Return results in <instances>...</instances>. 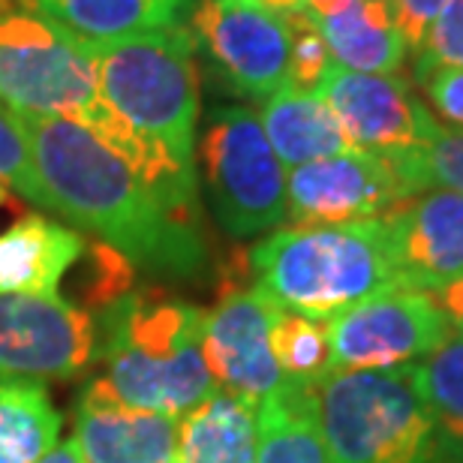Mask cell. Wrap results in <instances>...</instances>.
Returning <instances> with one entry per match:
<instances>
[{
	"label": "cell",
	"mask_w": 463,
	"mask_h": 463,
	"mask_svg": "<svg viewBox=\"0 0 463 463\" xmlns=\"http://www.w3.org/2000/svg\"><path fill=\"white\" fill-rule=\"evenodd\" d=\"M410 379L439 430L463 451V328H451L428 358L410 367Z\"/></svg>",
	"instance_id": "7402d4cb"
},
{
	"label": "cell",
	"mask_w": 463,
	"mask_h": 463,
	"mask_svg": "<svg viewBox=\"0 0 463 463\" xmlns=\"http://www.w3.org/2000/svg\"><path fill=\"white\" fill-rule=\"evenodd\" d=\"M0 205H6V187L0 184Z\"/></svg>",
	"instance_id": "d6a6232c"
},
{
	"label": "cell",
	"mask_w": 463,
	"mask_h": 463,
	"mask_svg": "<svg viewBox=\"0 0 463 463\" xmlns=\"http://www.w3.org/2000/svg\"><path fill=\"white\" fill-rule=\"evenodd\" d=\"M97 358V317L61 295H0V379H72Z\"/></svg>",
	"instance_id": "7c38bea8"
},
{
	"label": "cell",
	"mask_w": 463,
	"mask_h": 463,
	"mask_svg": "<svg viewBox=\"0 0 463 463\" xmlns=\"http://www.w3.org/2000/svg\"><path fill=\"white\" fill-rule=\"evenodd\" d=\"M326 40L331 61L352 72H401L410 49L388 0H337L304 9Z\"/></svg>",
	"instance_id": "2e32d148"
},
{
	"label": "cell",
	"mask_w": 463,
	"mask_h": 463,
	"mask_svg": "<svg viewBox=\"0 0 463 463\" xmlns=\"http://www.w3.org/2000/svg\"><path fill=\"white\" fill-rule=\"evenodd\" d=\"M406 289L437 295L463 271V193L428 190L385 214Z\"/></svg>",
	"instance_id": "9a60e30c"
},
{
	"label": "cell",
	"mask_w": 463,
	"mask_h": 463,
	"mask_svg": "<svg viewBox=\"0 0 463 463\" xmlns=\"http://www.w3.org/2000/svg\"><path fill=\"white\" fill-rule=\"evenodd\" d=\"M199 154L211 211L229 238H259L289 220L286 165L277 160L253 109H211Z\"/></svg>",
	"instance_id": "52a82bcc"
},
{
	"label": "cell",
	"mask_w": 463,
	"mask_h": 463,
	"mask_svg": "<svg viewBox=\"0 0 463 463\" xmlns=\"http://www.w3.org/2000/svg\"><path fill=\"white\" fill-rule=\"evenodd\" d=\"M437 298L406 286L385 289L326 322L331 370L394 373L428 358L451 335Z\"/></svg>",
	"instance_id": "ba28073f"
},
{
	"label": "cell",
	"mask_w": 463,
	"mask_h": 463,
	"mask_svg": "<svg viewBox=\"0 0 463 463\" xmlns=\"http://www.w3.org/2000/svg\"><path fill=\"white\" fill-rule=\"evenodd\" d=\"M190 31L232 94L262 103L289 85V18L262 0H196Z\"/></svg>",
	"instance_id": "9c48e42d"
},
{
	"label": "cell",
	"mask_w": 463,
	"mask_h": 463,
	"mask_svg": "<svg viewBox=\"0 0 463 463\" xmlns=\"http://www.w3.org/2000/svg\"><path fill=\"white\" fill-rule=\"evenodd\" d=\"M259 124L286 169L349 151V138L317 90L283 85L259 103Z\"/></svg>",
	"instance_id": "ac0fdd59"
},
{
	"label": "cell",
	"mask_w": 463,
	"mask_h": 463,
	"mask_svg": "<svg viewBox=\"0 0 463 463\" xmlns=\"http://www.w3.org/2000/svg\"><path fill=\"white\" fill-rule=\"evenodd\" d=\"M388 4H392L397 27H401L406 40V49L415 58V52L421 49L424 36H428V27L433 24V18H437L439 6L446 0H388Z\"/></svg>",
	"instance_id": "f1b7e54d"
},
{
	"label": "cell",
	"mask_w": 463,
	"mask_h": 463,
	"mask_svg": "<svg viewBox=\"0 0 463 463\" xmlns=\"http://www.w3.org/2000/svg\"><path fill=\"white\" fill-rule=\"evenodd\" d=\"M289 18V31H292V45H289V85L295 88H307L317 90L319 81L326 79L331 61V52L322 33L313 27L307 13H295L286 15Z\"/></svg>",
	"instance_id": "4316f807"
},
{
	"label": "cell",
	"mask_w": 463,
	"mask_h": 463,
	"mask_svg": "<svg viewBox=\"0 0 463 463\" xmlns=\"http://www.w3.org/2000/svg\"><path fill=\"white\" fill-rule=\"evenodd\" d=\"M247 262L253 286L265 298L317 322L403 286L385 217L277 229L250 250Z\"/></svg>",
	"instance_id": "277c9868"
},
{
	"label": "cell",
	"mask_w": 463,
	"mask_h": 463,
	"mask_svg": "<svg viewBox=\"0 0 463 463\" xmlns=\"http://www.w3.org/2000/svg\"><path fill=\"white\" fill-rule=\"evenodd\" d=\"M421 85L424 106L442 127L463 133V67H442L415 79Z\"/></svg>",
	"instance_id": "83f0119b"
},
{
	"label": "cell",
	"mask_w": 463,
	"mask_h": 463,
	"mask_svg": "<svg viewBox=\"0 0 463 463\" xmlns=\"http://www.w3.org/2000/svg\"><path fill=\"white\" fill-rule=\"evenodd\" d=\"M442 67H463V0H446L412 58V76Z\"/></svg>",
	"instance_id": "484cf974"
},
{
	"label": "cell",
	"mask_w": 463,
	"mask_h": 463,
	"mask_svg": "<svg viewBox=\"0 0 463 463\" xmlns=\"http://www.w3.org/2000/svg\"><path fill=\"white\" fill-rule=\"evenodd\" d=\"M256 463H331L313 385L286 383L256 406Z\"/></svg>",
	"instance_id": "44dd1931"
},
{
	"label": "cell",
	"mask_w": 463,
	"mask_h": 463,
	"mask_svg": "<svg viewBox=\"0 0 463 463\" xmlns=\"http://www.w3.org/2000/svg\"><path fill=\"white\" fill-rule=\"evenodd\" d=\"M277 304L256 289L253 280H229L214 310L205 317V361L220 392L259 406L286 385L271 352V322Z\"/></svg>",
	"instance_id": "4fadbf2b"
},
{
	"label": "cell",
	"mask_w": 463,
	"mask_h": 463,
	"mask_svg": "<svg viewBox=\"0 0 463 463\" xmlns=\"http://www.w3.org/2000/svg\"><path fill=\"white\" fill-rule=\"evenodd\" d=\"M85 253L81 232L27 214L0 232V295H58L63 274Z\"/></svg>",
	"instance_id": "e0dca14e"
},
{
	"label": "cell",
	"mask_w": 463,
	"mask_h": 463,
	"mask_svg": "<svg viewBox=\"0 0 463 463\" xmlns=\"http://www.w3.org/2000/svg\"><path fill=\"white\" fill-rule=\"evenodd\" d=\"M433 298H437V304L442 307V313L449 317L451 326L463 328V271L446 286V289H439L437 295H433Z\"/></svg>",
	"instance_id": "f546056e"
},
{
	"label": "cell",
	"mask_w": 463,
	"mask_h": 463,
	"mask_svg": "<svg viewBox=\"0 0 463 463\" xmlns=\"http://www.w3.org/2000/svg\"><path fill=\"white\" fill-rule=\"evenodd\" d=\"M22 118V115H18ZM52 214L67 217L129 265L169 280L208 268L199 214L175 208L120 154L67 118H22Z\"/></svg>",
	"instance_id": "6da1fadb"
},
{
	"label": "cell",
	"mask_w": 463,
	"mask_h": 463,
	"mask_svg": "<svg viewBox=\"0 0 463 463\" xmlns=\"http://www.w3.org/2000/svg\"><path fill=\"white\" fill-rule=\"evenodd\" d=\"M0 184L13 187L31 205L52 211V199L43 187L40 172H36L22 118L9 112L6 106H0Z\"/></svg>",
	"instance_id": "d4e9b609"
},
{
	"label": "cell",
	"mask_w": 463,
	"mask_h": 463,
	"mask_svg": "<svg viewBox=\"0 0 463 463\" xmlns=\"http://www.w3.org/2000/svg\"><path fill=\"white\" fill-rule=\"evenodd\" d=\"M36 463H81V460L76 455V449H72V442H63V446H54L49 455Z\"/></svg>",
	"instance_id": "4dcf8cb0"
},
{
	"label": "cell",
	"mask_w": 463,
	"mask_h": 463,
	"mask_svg": "<svg viewBox=\"0 0 463 463\" xmlns=\"http://www.w3.org/2000/svg\"><path fill=\"white\" fill-rule=\"evenodd\" d=\"M313 401L331 463H463L410 370H331L313 385Z\"/></svg>",
	"instance_id": "5b68a950"
},
{
	"label": "cell",
	"mask_w": 463,
	"mask_h": 463,
	"mask_svg": "<svg viewBox=\"0 0 463 463\" xmlns=\"http://www.w3.org/2000/svg\"><path fill=\"white\" fill-rule=\"evenodd\" d=\"M328 4H337V0H304V9H317V6H328Z\"/></svg>",
	"instance_id": "1f68e13d"
},
{
	"label": "cell",
	"mask_w": 463,
	"mask_h": 463,
	"mask_svg": "<svg viewBox=\"0 0 463 463\" xmlns=\"http://www.w3.org/2000/svg\"><path fill=\"white\" fill-rule=\"evenodd\" d=\"M412 190L392 156L349 147L344 154L304 163L286 175V202L295 226L361 223L392 214Z\"/></svg>",
	"instance_id": "8fae6325"
},
{
	"label": "cell",
	"mask_w": 463,
	"mask_h": 463,
	"mask_svg": "<svg viewBox=\"0 0 463 463\" xmlns=\"http://www.w3.org/2000/svg\"><path fill=\"white\" fill-rule=\"evenodd\" d=\"M70 442L81 463H178V419L136 410L99 376L79 397Z\"/></svg>",
	"instance_id": "5bb4252c"
},
{
	"label": "cell",
	"mask_w": 463,
	"mask_h": 463,
	"mask_svg": "<svg viewBox=\"0 0 463 463\" xmlns=\"http://www.w3.org/2000/svg\"><path fill=\"white\" fill-rule=\"evenodd\" d=\"M52 22L88 43L187 27L196 0H27Z\"/></svg>",
	"instance_id": "d6986e66"
},
{
	"label": "cell",
	"mask_w": 463,
	"mask_h": 463,
	"mask_svg": "<svg viewBox=\"0 0 463 463\" xmlns=\"http://www.w3.org/2000/svg\"><path fill=\"white\" fill-rule=\"evenodd\" d=\"M392 160L410 184L412 196L428 190L463 193V133L439 127V133L419 151L394 154Z\"/></svg>",
	"instance_id": "cb8c5ba5"
},
{
	"label": "cell",
	"mask_w": 463,
	"mask_h": 463,
	"mask_svg": "<svg viewBox=\"0 0 463 463\" xmlns=\"http://www.w3.org/2000/svg\"><path fill=\"white\" fill-rule=\"evenodd\" d=\"M205 317L196 304L124 292L97 317V358L136 410L184 419L217 392L205 361Z\"/></svg>",
	"instance_id": "3957f363"
},
{
	"label": "cell",
	"mask_w": 463,
	"mask_h": 463,
	"mask_svg": "<svg viewBox=\"0 0 463 463\" xmlns=\"http://www.w3.org/2000/svg\"><path fill=\"white\" fill-rule=\"evenodd\" d=\"M317 94L355 151L383 156L419 151L442 127L401 72H352L331 63Z\"/></svg>",
	"instance_id": "30bf717a"
},
{
	"label": "cell",
	"mask_w": 463,
	"mask_h": 463,
	"mask_svg": "<svg viewBox=\"0 0 463 463\" xmlns=\"http://www.w3.org/2000/svg\"><path fill=\"white\" fill-rule=\"evenodd\" d=\"M103 103L142 154V178L175 208L199 214V70L190 27L90 43Z\"/></svg>",
	"instance_id": "7a4b0ae2"
},
{
	"label": "cell",
	"mask_w": 463,
	"mask_h": 463,
	"mask_svg": "<svg viewBox=\"0 0 463 463\" xmlns=\"http://www.w3.org/2000/svg\"><path fill=\"white\" fill-rule=\"evenodd\" d=\"M178 463H256V406L217 388L178 421Z\"/></svg>",
	"instance_id": "ffe728a7"
},
{
	"label": "cell",
	"mask_w": 463,
	"mask_h": 463,
	"mask_svg": "<svg viewBox=\"0 0 463 463\" xmlns=\"http://www.w3.org/2000/svg\"><path fill=\"white\" fill-rule=\"evenodd\" d=\"M271 352L286 383L317 385L331 373L328 331L304 313L277 307L271 322Z\"/></svg>",
	"instance_id": "603a6c76"
},
{
	"label": "cell",
	"mask_w": 463,
	"mask_h": 463,
	"mask_svg": "<svg viewBox=\"0 0 463 463\" xmlns=\"http://www.w3.org/2000/svg\"><path fill=\"white\" fill-rule=\"evenodd\" d=\"M99 103L88 40L27 0L0 6V106L22 118H67L85 127Z\"/></svg>",
	"instance_id": "8992f818"
}]
</instances>
